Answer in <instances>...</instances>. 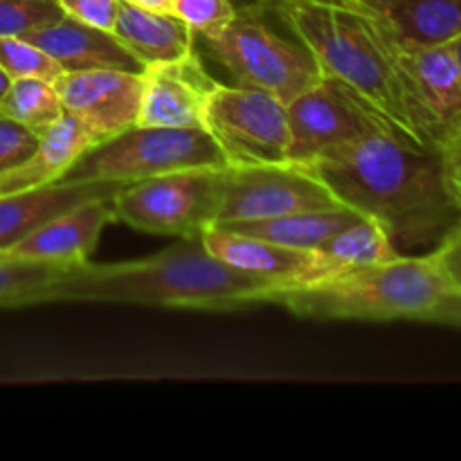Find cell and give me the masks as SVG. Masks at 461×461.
<instances>
[{
  "instance_id": "cell-19",
  "label": "cell",
  "mask_w": 461,
  "mask_h": 461,
  "mask_svg": "<svg viewBox=\"0 0 461 461\" xmlns=\"http://www.w3.org/2000/svg\"><path fill=\"white\" fill-rule=\"evenodd\" d=\"M113 32L144 68L187 57L196 43V34L183 18L140 7L131 0H120Z\"/></svg>"
},
{
  "instance_id": "cell-3",
  "label": "cell",
  "mask_w": 461,
  "mask_h": 461,
  "mask_svg": "<svg viewBox=\"0 0 461 461\" xmlns=\"http://www.w3.org/2000/svg\"><path fill=\"white\" fill-rule=\"evenodd\" d=\"M277 284L216 259L198 237L183 239L151 257L117 264L72 266L39 288L32 304L43 302H108L167 309L230 311L270 304Z\"/></svg>"
},
{
  "instance_id": "cell-30",
  "label": "cell",
  "mask_w": 461,
  "mask_h": 461,
  "mask_svg": "<svg viewBox=\"0 0 461 461\" xmlns=\"http://www.w3.org/2000/svg\"><path fill=\"white\" fill-rule=\"evenodd\" d=\"M455 291H461V223L430 252Z\"/></svg>"
},
{
  "instance_id": "cell-15",
  "label": "cell",
  "mask_w": 461,
  "mask_h": 461,
  "mask_svg": "<svg viewBox=\"0 0 461 461\" xmlns=\"http://www.w3.org/2000/svg\"><path fill=\"white\" fill-rule=\"evenodd\" d=\"M111 198H95L75 210L54 216L52 221L3 252V257L41 261L61 268L86 264L97 248L104 228L113 223Z\"/></svg>"
},
{
  "instance_id": "cell-8",
  "label": "cell",
  "mask_w": 461,
  "mask_h": 461,
  "mask_svg": "<svg viewBox=\"0 0 461 461\" xmlns=\"http://www.w3.org/2000/svg\"><path fill=\"white\" fill-rule=\"evenodd\" d=\"M203 131L219 144L228 167L288 162L286 104L268 90L216 81L205 102Z\"/></svg>"
},
{
  "instance_id": "cell-23",
  "label": "cell",
  "mask_w": 461,
  "mask_h": 461,
  "mask_svg": "<svg viewBox=\"0 0 461 461\" xmlns=\"http://www.w3.org/2000/svg\"><path fill=\"white\" fill-rule=\"evenodd\" d=\"M0 113L41 138L61 120L66 111L54 88V81L25 77V79H12L7 93L0 99Z\"/></svg>"
},
{
  "instance_id": "cell-4",
  "label": "cell",
  "mask_w": 461,
  "mask_h": 461,
  "mask_svg": "<svg viewBox=\"0 0 461 461\" xmlns=\"http://www.w3.org/2000/svg\"><path fill=\"white\" fill-rule=\"evenodd\" d=\"M453 284L430 252L399 255L383 264L279 288L270 304L315 320L435 322Z\"/></svg>"
},
{
  "instance_id": "cell-9",
  "label": "cell",
  "mask_w": 461,
  "mask_h": 461,
  "mask_svg": "<svg viewBox=\"0 0 461 461\" xmlns=\"http://www.w3.org/2000/svg\"><path fill=\"white\" fill-rule=\"evenodd\" d=\"M340 203L306 167L282 162L259 167H225L221 174L214 223L261 221L306 210H327Z\"/></svg>"
},
{
  "instance_id": "cell-13",
  "label": "cell",
  "mask_w": 461,
  "mask_h": 461,
  "mask_svg": "<svg viewBox=\"0 0 461 461\" xmlns=\"http://www.w3.org/2000/svg\"><path fill=\"white\" fill-rule=\"evenodd\" d=\"M201 241L216 259L248 275L268 279L279 288L302 286L336 275L331 264L318 250H297L216 225H207L203 230Z\"/></svg>"
},
{
  "instance_id": "cell-11",
  "label": "cell",
  "mask_w": 461,
  "mask_h": 461,
  "mask_svg": "<svg viewBox=\"0 0 461 461\" xmlns=\"http://www.w3.org/2000/svg\"><path fill=\"white\" fill-rule=\"evenodd\" d=\"M399 68L412 104L414 120L430 149L461 124V77L448 43L399 48Z\"/></svg>"
},
{
  "instance_id": "cell-12",
  "label": "cell",
  "mask_w": 461,
  "mask_h": 461,
  "mask_svg": "<svg viewBox=\"0 0 461 461\" xmlns=\"http://www.w3.org/2000/svg\"><path fill=\"white\" fill-rule=\"evenodd\" d=\"M63 111L88 126L99 142L138 124L144 97V72H63L54 81Z\"/></svg>"
},
{
  "instance_id": "cell-2",
  "label": "cell",
  "mask_w": 461,
  "mask_h": 461,
  "mask_svg": "<svg viewBox=\"0 0 461 461\" xmlns=\"http://www.w3.org/2000/svg\"><path fill=\"white\" fill-rule=\"evenodd\" d=\"M273 16L309 48L320 75L336 81L396 138L426 147L399 68V48L360 0H270Z\"/></svg>"
},
{
  "instance_id": "cell-29",
  "label": "cell",
  "mask_w": 461,
  "mask_h": 461,
  "mask_svg": "<svg viewBox=\"0 0 461 461\" xmlns=\"http://www.w3.org/2000/svg\"><path fill=\"white\" fill-rule=\"evenodd\" d=\"M66 16L77 18L86 25L113 32L117 21L120 0H57Z\"/></svg>"
},
{
  "instance_id": "cell-32",
  "label": "cell",
  "mask_w": 461,
  "mask_h": 461,
  "mask_svg": "<svg viewBox=\"0 0 461 461\" xmlns=\"http://www.w3.org/2000/svg\"><path fill=\"white\" fill-rule=\"evenodd\" d=\"M435 324H448V327L461 329V291H453L441 304Z\"/></svg>"
},
{
  "instance_id": "cell-1",
  "label": "cell",
  "mask_w": 461,
  "mask_h": 461,
  "mask_svg": "<svg viewBox=\"0 0 461 461\" xmlns=\"http://www.w3.org/2000/svg\"><path fill=\"white\" fill-rule=\"evenodd\" d=\"M340 205L376 219L401 255L432 252L461 223L441 153L387 131L333 147L302 165Z\"/></svg>"
},
{
  "instance_id": "cell-22",
  "label": "cell",
  "mask_w": 461,
  "mask_h": 461,
  "mask_svg": "<svg viewBox=\"0 0 461 461\" xmlns=\"http://www.w3.org/2000/svg\"><path fill=\"white\" fill-rule=\"evenodd\" d=\"M318 252L331 264L336 275L383 264L401 255L385 228L369 216H363L354 225L329 239Z\"/></svg>"
},
{
  "instance_id": "cell-31",
  "label": "cell",
  "mask_w": 461,
  "mask_h": 461,
  "mask_svg": "<svg viewBox=\"0 0 461 461\" xmlns=\"http://www.w3.org/2000/svg\"><path fill=\"white\" fill-rule=\"evenodd\" d=\"M439 153L450 192L455 194V198H457L461 205V124L444 140Z\"/></svg>"
},
{
  "instance_id": "cell-33",
  "label": "cell",
  "mask_w": 461,
  "mask_h": 461,
  "mask_svg": "<svg viewBox=\"0 0 461 461\" xmlns=\"http://www.w3.org/2000/svg\"><path fill=\"white\" fill-rule=\"evenodd\" d=\"M131 3L140 5V7L153 9V12H167V14H174V7H176V0H131Z\"/></svg>"
},
{
  "instance_id": "cell-5",
  "label": "cell",
  "mask_w": 461,
  "mask_h": 461,
  "mask_svg": "<svg viewBox=\"0 0 461 461\" xmlns=\"http://www.w3.org/2000/svg\"><path fill=\"white\" fill-rule=\"evenodd\" d=\"M266 5L239 7L216 34L205 36L207 54L234 81L273 93L288 104L322 79L313 54L295 36L279 34Z\"/></svg>"
},
{
  "instance_id": "cell-34",
  "label": "cell",
  "mask_w": 461,
  "mask_h": 461,
  "mask_svg": "<svg viewBox=\"0 0 461 461\" xmlns=\"http://www.w3.org/2000/svg\"><path fill=\"white\" fill-rule=\"evenodd\" d=\"M450 50H453V57H455V63H457V70H459V77H461V34L455 36L453 41H450Z\"/></svg>"
},
{
  "instance_id": "cell-26",
  "label": "cell",
  "mask_w": 461,
  "mask_h": 461,
  "mask_svg": "<svg viewBox=\"0 0 461 461\" xmlns=\"http://www.w3.org/2000/svg\"><path fill=\"white\" fill-rule=\"evenodd\" d=\"M61 16L57 0H0V36H23Z\"/></svg>"
},
{
  "instance_id": "cell-36",
  "label": "cell",
  "mask_w": 461,
  "mask_h": 461,
  "mask_svg": "<svg viewBox=\"0 0 461 461\" xmlns=\"http://www.w3.org/2000/svg\"><path fill=\"white\" fill-rule=\"evenodd\" d=\"M9 84H12V79H9V77H7V72H5L3 68H0V99H3V95L7 93Z\"/></svg>"
},
{
  "instance_id": "cell-35",
  "label": "cell",
  "mask_w": 461,
  "mask_h": 461,
  "mask_svg": "<svg viewBox=\"0 0 461 461\" xmlns=\"http://www.w3.org/2000/svg\"><path fill=\"white\" fill-rule=\"evenodd\" d=\"M234 5V9L239 7H252V5H268L270 0H230Z\"/></svg>"
},
{
  "instance_id": "cell-17",
  "label": "cell",
  "mask_w": 461,
  "mask_h": 461,
  "mask_svg": "<svg viewBox=\"0 0 461 461\" xmlns=\"http://www.w3.org/2000/svg\"><path fill=\"white\" fill-rule=\"evenodd\" d=\"M120 183H50L27 192L0 196V255L39 230L54 216L70 212L95 198L115 196Z\"/></svg>"
},
{
  "instance_id": "cell-10",
  "label": "cell",
  "mask_w": 461,
  "mask_h": 461,
  "mask_svg": "<svg viewBox=\"0 0 461 461\" xmlns=\"http://www.w3.org/2000/svg\"><path fill=\"white\" fill-rule=\"evenodd\" d=\"M286 113L291 133L288 162L293 165H309L329 149L385 131L327 77L291 99L286 104Z\"/></svg>"
},
{
  "instance_id": "cell-24",
  "label": "cell",
  "mask_w": 461,
  "mask_h": 461,
  "mask_svg": "<svg viewBox=\"0 0 461 461\" xmlns=\"http://www.w3.org/2000/svg\"><path fill=\"white\" fill-rule=\"evenodd\" d=\"M63 270L61 266L0 255V309L30 306L36 291L54 282Z\"/></svg>"
},
{
  "instance_id": "cell-25",
  "label": "cell",
  "mask_w": 461,
  "mask_h": 461,
  "mask_svg": "<svg viewBox=\"0 0 461 461\" xmlns=\"http://www.w3.org/2000/svg\"><path fill=\"white\" fill-rule=\"evenodd\" d=\"M0 68L9 79L36 77L57 81L63 75V68L25 36H0Z\"/></svg>"
},
{
  "instance_id": "cell-14",
  "label": "cell",
  "mask_w": 461,
  "mask_h": 461,
  "mask_svg": "<svg viewBox=\"0 0 461 461\" xmlns=\"http://www.w3.org/2000/svg\"><path fill=\"white\" fill-rule=\"evenodd\" d=\"M216 79L192 54L144 68V97L135 126L203 129L205 102Z\"/></svg>"
},
{
  "instance_id": "cell-16",
  "label": "cell",
  "mask_w": 461,
  "mask_h": 461,
  "mask_svg": "<svg viewBox=\"0 0 461 461\" xmlns=\"http://www.w3.org/2000/svg\"><path fill=\"white\" fill-rule=\"evenodd\" d=\"M27 41L50 54L63 72L84 70H126L144 72V66L115 36V32L86 25L63 14L59 21L27 32Z\"/></svg>"
},
{
  "instance_id": "cell-21",
  "label": "cell",
  "mask_w": 461,
  "mask_h": 461,
  "mask_svg": "<svg viewBox=\"0 0 461 461\" xmlns=\"http://www.w3.org/2000/svg\"><path fill=\"white\" fill-rule=\"evenodd\" d=\"M363 219L356 210L347 205L327 207V210H306L293 214L273 216L261 221H243V223L216 225V228L232 230L239 234L268 239L279 246L297 248V250H320L324 243L345 228Z\"/></svg>"
},
{
  "instance_id": "cell-7",
  "label": "cell",
  "mask_w": 461,
  "mask_h": 461,
  "mask_svg": "<svg viewBox=\"0 0 461 461\" xmlns=\"http://www.w3.org/2000/svg\"><path fill=\"white\" fill-rule=\"evenodd\" d=\"M223 169L171 171L124 185L111 198L113 223L158 237H198L214 223Z\"/></svg>"
},
{
  "instance_id": "cell-28",
  "label": "cell",
  "mask_w": 461,
  "mask_h": 461,
  "mask_svg": "<svg viewBox=\"0 0 461 461\" xmlns=\"http://www.w3.org/2000/svg\"><path fill=\"white\" fill-rule=\"evenodd\" d=\"M39 142V135L0 113V174L27 160Z\"/></svg>"
},
{
  "instance_id": "cell-18",
  "label": "cell",
  "mask_w": 461,
  "mask_h": 461,
  "mask_svg": "<svg viewBox=\"0 0 461 461\" xmlns=\"http://www.w3.org/2000/svg\"><path fill=\"white\" fill-rule=\"evenodd\" d=\"M97 142V135L88 126L70 113H63L61 120L41 135L39 147L27 160L0 174V196L57 183L68 167Z\"/></svg>"
},
{
  "instance_id": "cell-20",
  "label": "cell",
  "mask_w": 461,
  "mask_h": 461,
  "mask_svg": "<svg viewBox=\"0 0 461 461\" xmlns=\"http://www.w3.org/2000/svg\"><path fill=\"white\" fill-rule=\"evenodd\" d=\"M401 48H430L461 34V0H360Z\"/></svg>"
},
{
  "instance_id": "cell-6",
  "label": "cell",
  "mask_w": 461,
  "mask_h": 461,
  "mask_svg": "<svg viewBox=\"0 0 461 461\" xmlns=\"http://www.w3.org/2000/svg\"><path fill=\"white\" fill-rule=\"evenodd\" d=\"M223 167H228V162L207 131L131 126L81 153L59 180L129 185L171 171Z\"/></svg>"
},
{
  "instance_id": "cell-27",
  "label": "cell",
  "mask_w": 461,
  "mask_h": 461,
  "mask_svg": "<svg viewBox=\"0 0 461 461\" xmlns=\"http://www.w3.org/2000/svg\"><path fill=\"white\" fill-rule=\"evenodd\" d=\"M234 12L237 9L230 0H176L174 7L176 16L183 18L198 39L216 34Z\"/></svg>"
}]
</instances>
